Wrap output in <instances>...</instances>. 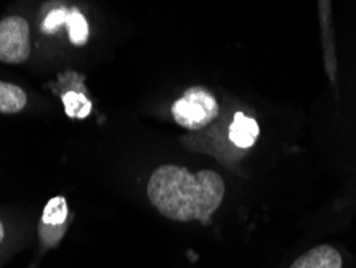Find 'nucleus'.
I'll return each instance as SVG.
<instances>
[{
  "mask_svg": "<svg viewBox=\"0 0 356 268\" xmlns=\"http://www.w3.org/2000/svg\"><path fill=\"white\" fill-rule=\"evenodd\" d=\"M225 196L223 178L213 171L191 173L185 167L161 166L151 173L148 198L167 219L209 222Z\"/></svg>",
  "mask_w": 356,
  "mask_h": 268,
  "instance_id": "obj_1",
  "label": "nucleus"
},
{
  "mask_svg": "<svg viewBox=\"0 0 356 268\" xmlns=\"http://www.w3.org/2000/svg\"><path fill=\"white\" fill-rule=\"evenodd\" d=\"M172 116L181 127L201 130L218 116V103L206 88L191 87L172 104Z\"/></svg>",
  "mask_w": 356,
  "mask_h": 268,
  "instance_id": "obj_2",
  "label": "nucleus"
},
{
  "mask_svg": "<svg viewBox=\"0 0 356 268\" xmlns=\"http://www.w3.org/2000/svg\"><path fill=\"white\" fill-rule=\"evenodd\" d=\"M31 54V33L28 21L21 17H7L0 21V61L19 65Z\"/></svg>",
  "mask_w": 356,
  "mask_h": 268,
  "instance_id": "obj_3",
  "label": "nucleus"
},
{
  "mask_svg": "<svg viewBox=\"0 0 356 268\" xmlns=\"http://www.w3.org/2000/svg\"><path fill=\"white\" fill-rule=\"evenodd\" d=\"M342 255L332 246H316L302 254L291 268H342Z\"/></svg>",
  "mask_w": 356,
  "mask_h": 268,
  "instance_id": "obj_4",
  "label": "nucleus"
},
{
  "mask_svg": "<svg viewBox=\"0 0 356 268\" xmlns=\"http://www.w3.org/2000/svg\"><path fill=\"white\" fill-rule=\"evenodd\" d=\"M260 129L257 120L244 113H236L228 129V139L238 148H250L259 139Z\"/></svg>",
  "mask_w": 356,
  "mask_h": 268,
  "instance_id": "obj_5",
  "label": "nucleus"
},
{
  "mask_svg": "<svg viewBox=\"0 0 356 268\" xmlns=\"http://www.w3.org/2000/svg\"><path fill=\"white\" fill-rule=\"evenodd\" d=\"M28 97L24 90L15 84L0 81V113L2 114H15L23 111Z\"/></svg>",
  "mask_w": 356,
  "mask_h": 268,
  "instance_id": "obj_6",
  "label": "nucleus"
},
{
  "mask_svg": "<svg viewBox=\"0 0 356 268\" xmlns=\"http://www.w3.org/2000/svg\"><path fill=\"white\" fill-rule=\"evenodd\" d=\"M61 102L65 104V111L71 119H86L92 111V103L81 92H66L61 95Z\"/></svg>",
  "mask_w": 356,
  "mask_h": 268,
  "instance_id": "obj_7",
  "label": "nucleus"
},
{
  "mask_svg": "<svg viewBox=\"0 0 356 268\" xmlns=\"http://www.w3.org/2000/svg\"><path fill=\"white\" fill-rule=\"evenodd\" d=\"M67 217V203L63 196L51 198L42 212V223L47 227H63Z\"/></svg>",
  "mask_w": 356,
  "mask_h": 268,
  "instance_id": "obj_8",
  "label": "nucleus"
},
{
  "mask_svg": "<svg viewBox=\"0 0 356 268\" xmlns=\"http://www.w3.org/2000/svg\"><path fill=\"white\" fill-rule=\"evenodd\" d=\"M66 28L70 34V40L74 45H83L88 39V24L87 19L77 8H72L67 12Z\"/></svg>",
  "mask_w": 356,
  "mask_h": 268,
  "instance_id": "obj_9",
  "label": "nucleus"
},
{
  "mask_svg": "<svg viewBox=\"0 0 356 268\" xmlns=\"http://www.w3.org/2000/svg\"><path fill=\"white\" fill-rule=\"evenodd\" d=\"M67 12H70V10H66V8L51 10V12L47 15L45 19H44V24H42V31H44V33H47V34L56 33V29L66 23Z\"/></svg>",
  "mask_w": 356,
  "mask_h": 268,
  "instance_id": "obj_10",
  "label": "nucleus"
},
{
  "mask_svg": "<svg viewBox=\"0 0 356 268\" xmlns=\"http://www.w3.org/2000/svg\"><path fill=\"white\" fill-rule=\"evenodd\" d=\"M3 238H5V228H3L2 222H0V243H2Z\"/></svg>",
  "mask_w": 356,
  "mask_h": 268,
  "instance_id": "obj_11",
  "label": "nucleus"
}]
</instances>
